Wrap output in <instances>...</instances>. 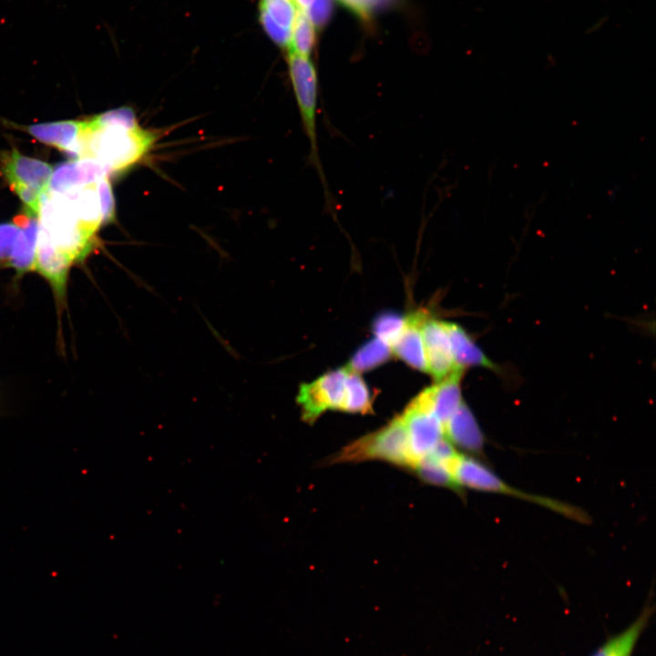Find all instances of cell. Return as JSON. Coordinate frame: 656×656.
<instances>
[{
    "label": "cell",
    "mask_w": 656,
    "mask_h": 656,
    "mask_svg": "<svg viewBox=\"0 0 656 656\" xmlns=\"http://www.w3.org/2000/svg\"><path fill=\"white\" fill-rule=\"evenodd\" d=\"M156 137L142 128L105 127L84 131L79 139V159L90 158L101 163L108 173L122 171L142 159Z\"/></svg>",
    "instance_id": "cell-1"
},
{
    "label": "cell",
    "mask_w": 656,
    "mask_h": 656,
    "mask_svg": "<svg viewBox=\"0 0 656 656\" xmlns=\"http://www.w3.org/2000/svg\"><path fill=\"white\" fill-rule=\"evenodd\" d=\"M39 229L50 242L73 261L83 260L93 249L96 235L85 231L65 194L46 191L41 197Z\"/></svg>",
    "instance_id": "cell-2"
},
{
    "label": "cell",
    "mask_w": 656,
    "mask_h": 656,
    "mask_svg": "<svg viewBox=\"0 0 656 656\" xmlns=\"http://www.w3.org/2000/svg\"><path fill=\"white\" fill-rule=\"evenodd\" d=\"M288 68L304 132L310 144V159L320 177L328 209L333 212V198L321 164L317 141V72L310 57L294 53H288Z\"/></svg>",
    "instance_id": "cell-3"
},
{
    "label": "cell",
    "mask_w": 656,
    "mask_h": 656,
    "mask_svg": "<svg viewBox=\"0 0 656 656\" xmlns=\"http://www.w3.org/2000/svg\"><path fill=\"white\" fill-rule=\"evenodd\" d=\"M384 460L397 466L413 469L407 434L401 415L380 429L362 436L331 458L332 463Z\"/></svg>",
    "instance_id": "cell-4"
},
{
    "label": "cell",
    "mask_w": 656,
    "mask_h": 656,
    "mask_svg": "<svg viewBox=\"0 0 656 656\" xmlns=\"http://www.w3.org/2000/svg\"><path fill=\"white\" fill-rule=\"evenodd\" d=\"M451 472L456 484L460 489L466 487L516 497L537 503L578 521H585L588 518L583 511L568 504L552 498L528 494L518 488L511 487L492 472L488 466L472 456L458 454L452 464Z\"/></svg>",
    "instance_id": "cell-5"
},
{
    "label": "cell",
    "mask_w": 656,
    "mask_h": 656,
    "mask_svg": "<svg viewBox=\"0 0 656 656\" xmlns=\"http://www.w3.org/2000/svg\"><path fill=\"white\" fill-rule=\"evenodd\" d=\"M400 415L405 426L409 451L415 466L446 437L444 426L431 409L425 389L408 404Z\"/></svg>",
    "instance_id": "cell-6"
},
{
    "label": "cell",
    "mask_w": 656,
    "mask_h": 656,
    "mask_svg": "<svg viewBox=\"0 0 656 656\" xmlns=\"http://www.w3.org/2000/svg\"><path fill=\"white\" fill-rule=\"evenodd\" d=\"M347 372L346 366L341 367L299 386L296 401L304 422L314 423L327 410L340 411Z\"/></svg>",
    "instance_id": "cell-7"
},
{
    "label": "cell",
    "mask_w": 656,
    "mask_h": 656,
    "mask_svg": "<svg viewBox=\"0 0 656 656\" xmlns=\"http://www.w3.org/2000/svg\"><path fill=\"white\" fill-rule=\"evenodd\" d=\"M422 335L426 372L436 382L461 369L456 365L445 321L425 318Z\"/></svg>",
    "instance_id": "cell-8"
},
{
    "label": "cell",
    "mask_w": 656,
    "mask_h": 656,
    "mask_svg": "<svg viewBox=\"0 0 656 656\" xmlns=\"http://www.w3.org/2000/svg\"><path fill=\"white\" fill-rule=\"evenodd\" d=\"M1 169L10 187L26 186L48 191L53 167L46 161L21 154L15 149L3 154Z\"/></svg>",
    "instance_id": "cell-9"
},
{
    "label": "cell",
    "mask_w": 656,
    "mask_h": 656,
    "mask_svg": "<svg viewBox=\"0 0 656 656\" xmlns=\"http://www.w3.org/2000/svg\"><path fill=\"white\" fill-rule=\"evenodd\" d=\"M108 174L105 167L94 159L83 158L62 162L53 169L49 190L64 194L82 186L96 183Z\"/></svg>",
    "instance_id": "cell-10"
},
{
    "label": "cell",
    "mask_w": 656,
    "mask_h": 656,
    "mask_svg": "<svg viewBox=\"0 0 656 656\" xmlns=\"http://www.w3.org/2000/svg\"><path fill=\"white\" fill-rule=\"evenodd\" d=\"M73 262L71 258L56 249L39 229L34 270L49 281L60 298L65 295L67 279Z\"/></svg>",
    "instance_id": "cell-11"
},
{
    "label": "cell",
    "mask_w": 656,
    "mask_h": 656,
    "mask_svg": "<svg viewBox=\"0 0 656 656\" xmlns=\"http://www.w3.org/2000/svg\"><path fill=\"white\" fill-rule=\"evenodd\" d=\"M85 120H62L20 127L38 141L77 157Z\"/></svg>",
    "instance_id": "cell-12"
},
{
    "label": "cell",
    "mask_w": 656,
    "mask_h": 656,
    "mask_svg": "<svg viewBox=\"0 0 656 656\" xmlns=\"http://www.w3.org/2000/svg\"><path fill=\"white\" fill-rule=\"evenodd\" d=\"M297 11L292 0H261V23L279 46L288 48Z\"/></svg>",
    "instance_id": "cell-13"
},
{
    "label": "cell",
    "mask_w": 656,
    "mask_h": 656,
    "mask_svg": "<svg viewBox=\"0 0 656 656\" xmlns=\"http://www.w3.org/2000/svg\"><path fill=\"white\" fill-rule=\"evenodd\" d=\"M444 433L453 446L466 452L479 455L483 451L484 434L465 401L445 424Z\"/></svg>",
    "instance_id": "cell-14"
},
{
    "label": "cell",
    "mask_w": 656,
    "mask_h": 656,
    "mask_svg": "<svg viewBox=\"0 0 656 656\" xmlns=\"http://www.w3.org/2000/svg\"><path fill=\"white\" fill-rule=\"evenodd\" d=\"M423 313L406 316V323L398 340L392 346L393 354L407 365L420 372H426L422 325L425 320Z\"/></svg>",
    "instance_id": "cell-15"
},
{
    "label": "cell",
    "mask_w": 656,
    "mask_h": 656,
    "mask_svg": "<svg viewBox=\"0 0 656 656\" xmlns=\"http://www.w3.org/2000/svg\"><path fill=\"white\" fill-rule=\"evenodd\" d=\"M14 222L20 227L8 263L23 274L34 270L39 218L26 211L16 216Z\"/></svg>",
    "instance_id": "cell-16"
},
{
    "label": "cell",
    "mask_w": 656,
    "mask_h": 656,
    "mask_svg": "<svg viewBox=\"0 0 656 656\" xmlns=\"http://www.w3.org/2000/svg\"><path fill=\"white\" fill-rule=\"evenodd\" d=\"M464 372L463 369H456L425 388L431 409L443 426L464 401L461 394Z\"/></svg>",
    "instance_id": "cell-17"
},
{
    "label": "cell",
    "mask_w": 656,
    "mask_h": 656,
    "mask_svg": "<svg viewBox=\"0 0 656 656\" xmlns=\"http://www.w3.org/2000/svg\"><path fill=\"white\" fill-rule=\"evenodd\" d=\"M453 357L461 369L478 366L501 374L502 368L489 359L460 325L446 322Z\"/></svg>",
    "instance_id": "cell-18"
},
{
    "label": "cell",
    "mask_w": 656,
    "mask_h": 656,
    "mask_svg": "<svg viewBox=\"0 0 656 656\" xmlns=\"http://www.w3.org/2000/svg\"><path fill=\"white\" fill-rule=\"evenodd\" d=\"M71 201L81 227L92 235L102 225L99 198L96 183L64 193Z\"/></svg>",
    "instance_id": "cell-19"
},
{
    "label": "cell",
    "mask_w": 656,
    "mask_h": 656,
    "mask_svg": "<svg viewBox=\"0 0 656 656\" xmlns=\"http://www.w3.org/2000/svg\"><path fill=\"white\" fill-rule=\"evenodd\" d=\"M652 612L653 608L647 604L627 629L609 639L591 656H630Z\"/></svg>",
    "instance_id": "cell-20"
},
{
    "label": "cell",
    "mask_w": 656,
    "mask_h": 656,
    "mask_svg": "<svg viewBox=\"0 0 656 656\" xmlns=\"http://www.w3.org/2000/svg\"><path fill=\"white\" fill-rule=\"evenodd\" d=\"M347 367V366H346ZM344 397L340 411L352 414H372L373 395L361 374L348 367Z\"/></svg>",
    "instance_id": "cell-21"
},
{
    "label": "cell",
    "mask_w": 656,
    "mask_h": 656,
    "mask_svg": "<svg viewBox=\"0 0 656 656\" xmlns=\"http://www.w3.org/2000/svg\"><path fill=\"white\" fill-rule=\"evenodd\" d=\"M392 355L394 354L391 346L375 337L363 344L353 354L346 366L350 370L361 374L384 364Z\"/></svg>",
    "instance_id": "cell-22"
},
{
    "label": "cell",
    "mask_w": 656,
    "mask_h": 656,
    "mask_svg": "<svg viewBox=\"0 0 656 656\" xmlns=\"http://www.w3.org/2000/svg\"><path fill=\"white\" fill-rule=\"evenodd\" d=\"M412 470L425 483L447 487L459 494L462 491L453 478L451 465L442 462L431 456H425L421 458Z\"/></svg>",
    "instance_id": "cell-23"
},
{
    "label": "cell",
    "mask_w": 656,
    "mask_h": 656,
    "mask_svg": "<svg viewBox=\"0 0 656 656\" xmlns=\"http://www.w3.org/2000/svg\"><path fill=\"white\" fill-rule=\"evenodd\" d=\"M315 28L309 17L298 10L287 48L288 53L310 57L315 44Z\"/></svg>",
    "instance_id": "cell-24"
},
{
    "label": "cell",
    "mask_w": 656,
    "mask_h": 656,
    "mask_svg": "<svg viewBox=\"0 0 656 656\" xmlns=\"http://www.w3.org/2000/svg\"><path fill=\"white\" fill-rule=\"evenodd\" d=\"M105 127H117L133 129L139 127L132 108L121 107L108 110L85 120V129L91 130Z\"/></svg>",
    "instance_id": "cell-25"
},
{
    "label": "cell",
    "mask_w": 656,
    "mask_h": 656,
    "mask_svg": "<svg viewBox=\"0 0 656 656\" xmlns=\"http://www.w3.org/2000/svg\"><path fill=\"white\" fill-rule=\"evenodd\" d=\"M405 323L406 316L395 313H384L374 319L372 329L376 338L392 348L404 331Z\"/></svg>",
    "instance_id": "cell-26"
},
{
    "label": "cell",
    "mask_w": 656,
    "mask_h": 656,
    "mask_svg": "<svg viewBox=\"0 0 656 656\" xmlns=\"http://www.w3.org/2000/svg\"><path fill=\"white\" fill-rule=\"evenodd\" d=\"M96 185L100 203L102 224L110 223L116 219V206L114 194L108 176L99 179L96 182Z\"/></svg>",
    "instance_id": "cell-27"
},
{
    "label": "cell",
    "mask_w": 656,
    "mask_h": 656,
    "mask_svg": "<svg viewBox=\"0 0 656 656\" xmlns=\"http://www.w3.org/2000/svg\"><path fill=\"white\" fill-rule=\"evenodd\" d=\"M19 231L15 222L0 224V262L8 261Z\"/></svg>",
    "instance_id": "cell-28"
},
{
    "label": "cell",
    "mask_w": 656,
    "mask_h": 656,
    "mask_svg": "<svg viewBox=\"0 0 656 656\" xmlns=\"http://www.w3.org/2000/svg\"><path fill=\"white\" fill-rule=\"evenodd\" d=\"M361 17H367L372 11L386 0H338Z\"/></svg>",
    "instance_id": "cell-29"
}]
</instances>
